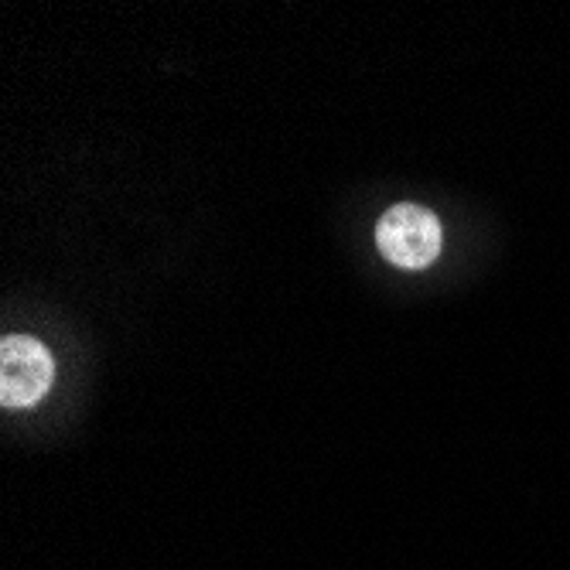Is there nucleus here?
Masks as SVG:
<instances>
[{
    "instance_id": "1",
    "label": "nucleus",
    "mask_w": 570,
    "mask_h": 570,
    "mask_svg": "<svg viewBox=\"0 0 570 570\" xmlns=\"http://www.w3.org/2000/svg\"><path fill=\"white\" fill-rule=\"evenodd\" d=\"M380 249L386 253V261L406 271L431 267L441 253V223L424 205H396L390 209L380 226H376Z\"/></svg>"
},
{
    "instance_id": "2",
    "label": "nucleus",
    "mask_w": 570,
    "mask_h": 570,
    "mask_svg": "<svg viewBox=\"0 0 570 570\" xmlns=\"http://www.w3.org/2000/svg\"><path fill=\"white\" fill-rule=\"evenodd\" d=\"M56 380V366L41 342L11 335L0 345V400L8 406H28L48 393Z\"/></svg>"
}]
</instances>
